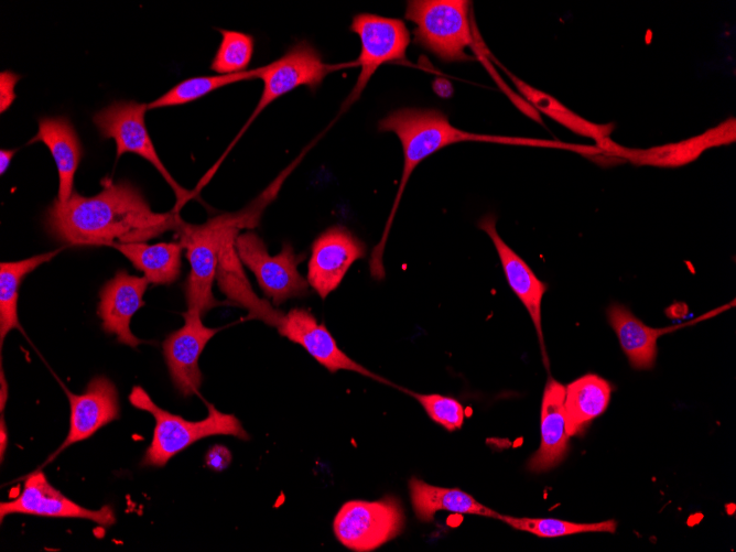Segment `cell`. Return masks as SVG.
Listing matches in <instances>:
<instances>
[{
	"mask_svg": "<svg viewBox=\"0 0 736 552\" xmlns=\"http://www.w3.org/2000/svg\"><path fill=\"white\" fill-rule=\"evenodd\" d=\"M513 529L526 531L541 538H558L578 533H615L617 521L614 519L599 522L578 523L555 518L513 517L498 513L497 518Z\"/></svg>",
	"mask_w": 736,
	"mask_h": 552,
	"instance_id": "cell-29",
	"label": "cell"
},
{
	"mask_svg": "<svg viewBox=\"0 0 736 552\" xmlns=\"http://www.w3.org/2000/svg\"><path fill=\"white\" fill-rule=\"evenodd\" d=\"M613 389L608 380L596 374H586L565 387V430L570 437L582 435L606 411Z\"/></svg>",
	"mask_w": 736,
	"mask_h": 552,
	"instance_id": "cell-23",
	"label": "cell"
},
{
	"mask_svg": "<svg viewBox=\"0 0 736 552\" xmlns=\"http://www.w3.org/2000/svg\"><path fill=\"white\" fill-rule=\"evenodd\" d=\"M409 494L414 513L423 522H432L435 513L441 510L489 518L498 516V512L458 488L430 485L416 477L409 480Z\"/></svg>",
	"mask_w": 736,
	"mask_h": 552,
	"instance_id": "cell-24",
	"label": "cell"
},
{
	"mask_svg": "<svg viewBox=\"0 0 736 552\" xmlns=\"http://www.w3.org/2000/svg\"><path fill=\"white\" fill-rule=\"evenodd\" d=\"M366 245L349 229L336 225L318 235L312 243L306 280L325 300L342 283L351 264L366 256Z\"/></svg>",
	"mask_w": 736,
	"mask_h": 552,
	"instance_id": "cell-14",
	"label": "cell"
},
{
	"mask_svg": "<svg viewBox=\"0 0 736 552\" xmlns=\"http://www.w3.org/2000/svg\"><path fill=\"white\" fill-rule=\"evenodd\" d=\"M350 31L360 40V54L356 61L360 73L343 108L355 102L376 71L385 63L403 61L410 44V32L400 19L372 13H358L353 18Z\"/></svg>",
	"mask_w": 736,
	"mask_h": 552,
	"instance_id": "cell-11",
	"label": "cell"
},
{
	"mask_svg": "<svg viewBox=\"0 0 736 552\" xmlns=\"http://www.w3.org/2000/svg\"><path fill=\"white\" fill-rule=\"evenodd\" d=\"M65 393L71 411L68 432L47 463L68 446L89 439L99 429L120 415L118 390L115 383L105 376L94 377L80 394H75L66 388Z\"/></svg>",
	"mask_w": 736,
	"mask_h": 552,
	"instance_id": "cell-17",
	"label": "cell"
},
{
	"mask_svg": "<svg viewBox=\"0 0 736 552\" xmlns=\"http://www.w3.org/2000/svg\"><path fill=\"white\" fill-rule=\"evenodd\" d=\"M59 249L36 255L18 261H3L0 264V342L12 329H21L18 316V297L20 285L30 272L42 263L50 261Z\"/></svg>",
	"mask_w": 736,
	"mask_h": 552,
	"instance_id": "cell-27",
	"label": "cell"
},
{
	"mask_svg": "<svg viewBox=\"0 0 736 552\" xmlns=\"http://www.w3.org/2000/svg\"><path fill=\"white\" fill-rule=\"evenodd\" d=\"M477 226L493 241L508 285L528 311L538 335L543 362L545 368L549 369L541 324V303L548 286L534 274L527 262L504 241L497 231L494 215L488 214L480 218Z\"/></svg>",
	"mask_w": 736,
	"mask_h": 552,
	"instance_id": "cell-18",
	"label": "cell"
},
{
	"mask_svg": "<svg viewBox=\"0 0 736 552\" xmlns=\"http://www.w3.org/2000/svg\"><path fill=\"white\" fill-rule=\"evenodd\" d=\"M0 378H1L0 379L1 380V382H0V391H1L0 392V402H1L0 409H1V412H3L4 405H6V402H7V399H8V383L4 379V374H3L2 366H1Z\"/></svg>",
	"mask_w": 736,
	"mask_h": 552,
	"instance_id": "cell-36",
	"label": "cell"
},
{
	"mask_svg": "<svg viewBox=\"0 0 736 552\" xmlns=\"http://www.w3.org/2000/svg\"><path fill=\"white\" fill-rule=\"evenodd\" d=\"M149 281L144 277L131 275L119 270L99 291L97 314L107 334L117 336L121 344L136 348L143 343L130 329L134 313L144 305L143 294Z\"/></svg>",
	"mask_w": 736,
	"mask_h": 552,
	"instance_id": "cell-19",
	"label": "cell"
},
{
	"mask_svg": "<svg viewBox=\"0 0 736 552\" xmlns=\"http://www.w3.org/2000/svg\"><path fill=\"white\" fill-rule=\"evenodd\" d=\"M129 401L134 408L151 413L155 420L152 441L142 458L143 466L162 467L172 457L205 437L230 435L239 440L249 439L236 415L223 413L212 403H207L208 413L205 419L190 421L156 405L140 386L132 388Z\"/></svg>",
	"mask_w": 736,
	"mask_h": 552,
	"instance_id": "cell-3",
	"label": "cell"
},
{
	"mask_svg": "<svg viewBox=\"0 0 736 552\" xmlns=\"http://www.w3.org/2000/svg\"><path fill=\"white\" fill-rule=\"evenodd\" d=\"M230 451L220 444L212 446L205 455L206 466L214 472L225 470L231 463Z\"/></svg>",
	"mask_w": 736,
	"mask_h": 552,
	"instance_id": "cell-33",
	"label": "cell"
},
{
	"mask_svg": "<svg viewBox=\"0 0 736 552\" xmlns=\"http://www.w3.org/2000/svg\"><path fill=\"white\" fill-rule=\"evenodd\" d=\"M102 190L94 196L54 199L45 215L47 232L75 246H111L115 242H142L175 230L176 212L154 213L140 191L128 182L101 181Z\"/></svg>",
	"mask_w": 736,
	"mask_h": 552,
	"instance_id": "cell-1",
	"label": "cell"
},
{
	"mask_svg": "<svg viewBox=\"0 0 736 552\" xmlns=\"http://www.w3.org/2000/svg\"><path fill=\"white\" fill-rule=\"evenodd\" d=\"M221 42L210 68L218 74L247 71L253 54V37L247 33L220 29Z\"/></svg>",
	"mask_w": 736,
	"mask_h": 552,
	"instance_id": "cell-30",
	"label": "cell"
},
{
	"mask_svg": "<svg viewBox=\"0 0 736 552\" xmlns=\"http://www.w3.org/2000/svg\"><path fill=\"white\" fill-rule=\"evenodd\" d=\"M357 66L356 61L344 64L323 62L321 54L309 42L301 41L280 58L262 66L259 78L263 88L259 101L239 136L274 100L300 86L315 89L325 77L340 68Z\"/></svg>",
	"mask_w": 736,
	"mask_h": 552,
	"instance_id": "cell-10",
	"label": "cell"
},
{
	"mask_svg": "<svg viewBox=\"0 0 736 552\" xmlns=\"http://www.w3.org/2000/svg\"><path fill=\"white\" fill-rule=\"evenodd\" d=\"M262 66L234 74L191 77L180 82L159 98L148 104V109L180 106L197 100L205 95L234 83L259 78Z\"/></svg>",
	"mask_w": 736,
	"mask_h": 552,
	"instance_id": "cell-28",
	"label": "cell"
},
{
	"mask_svg": "<svg viewBox=\"0 0 736 552\" xmlns=\"http://www.w3.org/2000/svg\"><path fill=\"white\" fill-rule=\"evenodd\" d=\"M564 398L565 387L549 377L541 403L540 446L527 464L532 473H542L555 467L567 453L570 436L565 430Z\"/></svg>",
	"mask_w": 736,
	"mask_h": 552,
	"instance_id": "cell-21",
	"label": "cell"
},
{
	"mask_svg": "<svg viewBox=\"0 0 736 552\" xmlns=\"http://www.w3.org/2000/svg\"><path fill=\"white\" fill-rule=\"evenodd\" d=\"M712 312L691 322L661 328L647 326L627 306L619 303H611L606 315L629 365L637 370H649L656 364L657 342L660 336L713 316L715 313Z\"/></svg>",
	"mask_w": 736,
	"mask_h": 552,
	"instance_id": "cell-20",
	"label": "cell"
},
{
	"mask_svg": "<svg viewBox=\"0 0 736 552\" xmlns=\"http://www.w3.org/2000/svg\"><path fill=\"white\" fill-rule=\"evenodd\" d=\"M148 104L116 101L94 116V123L104 138L113 139L117 158L134 153L150 162L163 176L176 196L175 212L192 196V193L176 183L169 173L149 136L144 122Z\"/></svg>",
	"mask_w": 736,
	"mask_h": 552,
	"instance_id": "cell-9",
	"label": "cell"
},
{
	"mask_svg": "<svg viewBox=\"0 0 736 552\" xmlns=\"http://www.w3.org/2000/svg\"><path fill=\"white\" fill-rule=\"evenodd\" d=\"M736 141V119L727 118L697 136L648 149H631L606 138L596 143L603 154L615 156L637 166L680 167L694 162L706 150Z\"/></svg>",
	"mask_w": 736,
	"mask_h": 552,
	"instance_id": "cell-12",
	"label": "cell"
},
{
	"mask_svg": "<svg viewBox=\"0 0 736 552\" xmlns=\"http://www.w3.org/2000/svg\"><path fill=\"white\" fill-rule=\"evenodd\" d=\"M44 143L57 167L59 202L67 201L73 194L74 176L79 165L83 149L78 136L65 117H45L39 120V131L29 141Z\"/></svg>",
	"mask_w": 736,
	"mask_h": 552,
	"instance_id": "cell-22",
	"label": "cell"
},
{
	"mask_svg": "<svg viewBox=\"0 0 736 552\" xmlns=\"http://www.w3.org/2000/svg\"><path fill=\"white\" fill-rule=\"evenodd\" d=\"M404 512L397 497L375 501L349 500L337 511L333 530L336 539L356 552L374 551L397 538L404 528Z\"/></svg>",
	"mask_w": 736,
	"mask_h": 552,
	"instance_id": "cell-7",
	"label": "cell"
},
{
	"mask_svg": "<svg viewBox=\"0 0 736 552\" xmlns=\"http://www.w3.org/2000/svg\"><path fill=\"white\" fill-rule=\"evenodd\" d=\"M496 63L501 67L507 76L511 79L517 90L520 95L529 102V105L537 110L541 111L545 116L550 117L558 123L562 125L572 132L593 139L596 143L610 138L611 132L615 129V123H595L592 122L582 116L575 113L573 110L563 105L555 97L542 91L516 75L509 72L507 68Z\"/></svg>",
	"mask_w": 736,
	"mask_h": 552,
	"instance_id": "cell-26",
	"label": "cell"
},
{
	"mask_svg": "<svg viewBox=\"0 0 736 552\" xmlns=\"http://www.w3.org/2000/svg\"><path fill=\"white\" fill-rule=\"evenodd\" d=\"M270 192L272 188L242 209L240 217L227 228L220 245L216 281L230 303L247 310V320H258L277 328L284 313L255 293L235 246L241 229L258 225L264 205L271 201Z\"/></svg>",
	"mask_w": 736,
	"mask_h": 552,
	"instance_id": "cell-6",
	"label": "cell"
},
{
	"mask_svg": "<svg viewBox=\"0 0 736 552\" xmlns=\"http://www.w3.org/2000/svg\"><path fill=\"white\" fill-rule=\"evenodd\" d=\"M10 515L85 519L105 528L116 523L110 506L94 510L74 502L51 485L41 470L25 478L21 493L14 499L0 504L1 522Z\"/></svg>",
	"mask_w": 736,
	"mask_h": 552,
	"instance_id": "cell-13",
	"label": "cell"
},
{
	"mask_svg": "<svg viewBox=\"0 0 736 552\" xmlns=\"http://www.w3.org/2000/svg\"><path fill=\"white\" fill-rule=\"evenodd\" d=\"M277 329L281 336L303 347L312 358L332 374L338 370H349L382 383H389L385 378L368 370L345 354L325 324L318 323L306 309H291L283 314Z\"/></svg>",
	"mask_w": 736,
	"mask_h": 552,
	"instance_id": "cell-16",
	"label": "cell"
},
{
	"mask_svg": "<svg viewBox=\"0 0 736 552\" xmlns=\"http://www.w3.org/2000/svg\"><path fill=\"white\" fill-rule=\"evenodd\" d=\"M184 324L163 340L162 348L171 380L184 397L196 394L203 382L199 357L219 328L207 327L194 310L182 314Z\"/></svg>",
	"mask_w": 736,
	"mask_h": 552,
	"instance_id": "cell-15",
	"label": "cell"
},
{
	"mask_svg": "<svg viewBox=\"0 0 736 552\" xmlns=\"http://www.w3.org/2000/svg\"><path fill=\"white\" fill-rule=\"evenodd\" d=\"M239 217L240 212L223 214L203 224H190L180 218L175 231L190 263L184 285L187 310L203 316L220 304L213 294L220 245L227 228Z\"/></svg>",
	"mask_w": 736,
	"mask_h": 552,
	"instance_id": "cell-5",
	"label": "cell"
},
{
	"mask_svg": "<svg viewBox=\"0 0 736 552\" xmlns=\"http://www.w3.org/2000/svg\"><path fill=\"white\" fill-rule=\"evenodd\" d=\"M20 76L10 71L1 72L0 74V108L1 112L6 111L15 99V85Z\"/></svg>",
	"mask_w": 736,
	"mask_h": 552,
	"instance_id": "cell-32",
	"label": "cell"
},
{
	"mask_svg": "<svg viewBox=\"0 0 736 552\" xmlns=\"http://www.w3.org/2000/svg\"><path fill=\"white\" fill-rule=\"evenodd\" d=\"M409 393L423 407L426 414L445 430L455 431L463 425L464 408L456 399L437 393Z\"/></svg>",
	"mask_w": 736,
	"mask_h": 552,
	"instance_id": "cell-31",
	"label": "cell"
},
{
	"mask_svg": "<svg viewBox=\"0 0 736 552\" xmlns=\"http://www.w3.org/2000/svg\"><path fill=\"white\" fill-rule=\"evenodd\" d=\"M379 131L393 132L399 138L403 151V169L400 185L386 221L379 247H386L389 231L399 207L401 196L414 169L436 151L459 142H493L499 144L573 150L572 143L555 140L517 138L473 133L452 126L448 118L435 109H398L378 122Z\"/></svg>",
	"mask_w": 736,
	"mask_h": 552,
	"instance_id": "cell-2",
	"label": "cell"
},
{
	"mask_svg": "<svg viewBox=\"0 0 736 552\" xmlns=\"http://www.w3.org/2000/svg\"><path fill=\"white\" fill-rule=\"evenodd\" d=\"M8 446V431L7 426L4 423V418L1 414L0 418V455H1V462L3 461V456L6 453V448Z\"/></svg>",
	"mask_w": 736,
	"mask_h": 552,
	"instance_id": "cell-34",
	"label": "cell"
},
{
	"mask_svg": "<svg viewBox=\"0 0 736 552\" xmlns=\"http://www.w3.org/2000/svg\"><path fill=\"white\" fill-rule=\"evenodd\" d=\"M469 7L465 0L408 1L404 17L415 24L414 43L444 62L472 59L465 53L475 42Z\"/></svg>",
	"mask_w": 736,
	"mask_h": 552,
	"instance_id": "cell-4",
	"label": "cell"
},
{
	"mask_svg": "<svg viewBox=\"0 0 736 552\" xmlns=\"http://www.w3.org/2000/svg\"><path fill=\"white\" fill-rule=\"evenodd\" d=\"M111 247L121 252L143 277L153 284H171L180 278L182 250L180 241L115 242Z\"/></svg>",
	"mask_w": 736,
	"mask_h": 552,
	"instance_id": "cell-25",
	"label": "cell"
},
{
	"mask_svg": "<svg viewBox=\"0 0 736 552\" xmlns=\"http://www.w3.org/2000/svg\"><path fill=\"white\" fill-rule=\"evenodd\" d=\"M15 154V150H1L0 151V174L3 175L8 170L10 162Z\"/></svg>",
	"mask_w": 736,
	"mask_h": 552,
	"instance_id": "cell-35",
	"label": "cell"
},
{
	"mask_svg": "<svg viewBox=\"0 0 736 552\" xmlns=\"http://www.w3.org/2000/svg\"><path fill=\"white\" fill-rule=\"evenodd\" d=\"M235 246L243 266L256 277L263 294L279 306L286 300L309 293V282L297 266L304 259L296 255L289 242L275 256H270L263 240L253 230L239 232Z\"/></svg>",
	"mask_w": 736,
	"mask_h": 552,
	"instance_id": "cell-8",
	"label": "cell"
}]
</instances>
